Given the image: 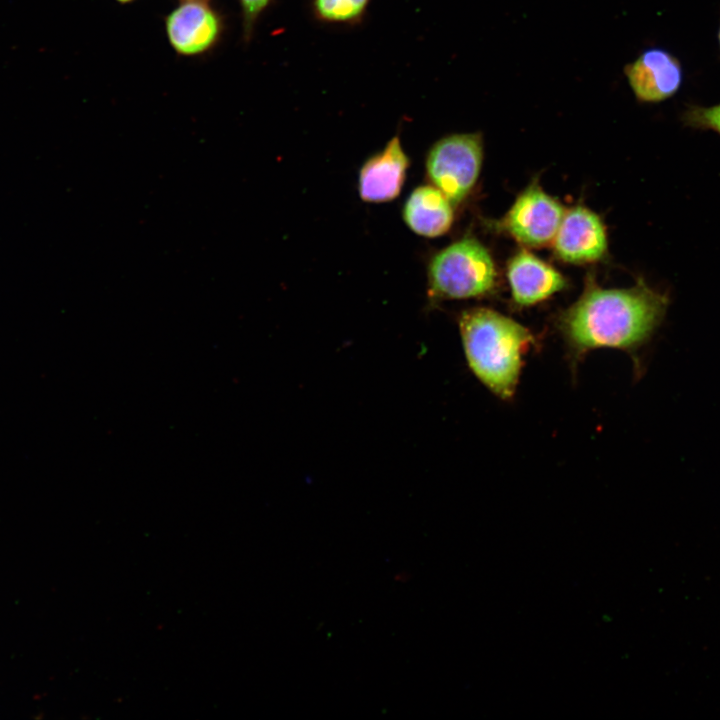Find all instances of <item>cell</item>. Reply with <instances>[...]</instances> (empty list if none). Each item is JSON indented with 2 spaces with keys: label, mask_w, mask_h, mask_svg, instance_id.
Segmentation results:
<instances>
[{
  "label": "cell",
  "mask_w": 720,
  "mask_h": 720,
  "mask_svg": "<svg viewBox=\"0 0 720 720\" xmlns=\"http://www.w3.org/2000/svg\"><path fill=\"white\" fill-rule=\"evenodd\" d=\"M459 330L469 368L502 400L516 391L523 356L536 345L531 331L495 310L477 307L459 317Z\"/></svg>",
  "instance_id": "7a4b0ae2"
},
{
  "label": "cell",
  "mask_w": 720,
  "mask_h": 720,
  "mask_svg": "<svg viewBox=\"0 0 720 720\" xmlns=\"http://www.w3.org/2000/svg\"><path fill=\"white\" fill-rule=\"evenodd\" d=\"M718 39H719V44H720V27H719V32H718Z\"/></svg>",
  "instance_id": "2e32d148"
},
{
  "label": "cell",
  "mask_w": 720,
  "mask_h": 720,
  "mask_svg": "<svg viewBox=\"0 0 720 720\" xmlns=\"http://www.w3.org/2000/svg\"><path fill=\"white\" fill-rule=\"evenodd\" d=\"M182 1H184V0H182ZM198 1H207V0H198Z\"/></svg>",
  "instance_id": "e0dca14e"
},
{
  "label": "cell",
  "mask_w": 720,
  "mask_h": 720,
  "mask_svg": "<svg viewBox=\"0 0 720 720\" xmlns=\"http://www.w3.org/2000/svg\"><path fill=\"white\" fill-rule=\"evenodd\" d=\"M115 1H117V2H119V3H121V4H126V3H130V2H132V1H134V0H115Z\"/></svg>",
  "instance_id": "9a60e30c"
},
{
  "label": "cell",
  "mask_w": 720,
  "mask_h": 720,
  "mask_svg": "<svg viewBox=\"0 0 720 720\" xmlns=\"http://www.w3.org/2000/svg\"><path fill=\"white\" fill-rule=\"evenodd\" d=\"M682 123L693 129L712 130L720 135V103L712 106L687 105Z\"/></svg>",
  "instance_id": "4fadbf2b"
},
{
  "label": "cell",
  "mask_w": 720,
  "mask_h": 720,
  "mask_svg": "<svg viewBox=\"0 0 720 720\" xmlns=\"http://www.w3.org/2000/svg\"><path fill=\"white\" fill-rule=\"evenodd\" d=\"M483 141L480 133L445 136L429 150L427 177L452 204L464 200L475 185L481 169Z\"/></svg>",
  "instance_id": "277c9868"
},
{
  "label": "cell",
  "mask_w": 720,
  "mask_h": 720,
  "mask_svg": "<svg viewBox=\"0 0 720 720\" xmlns=\"http://www.w3.org/2000/svg\"><path fill=\"white\" fill-rule=\"evenodd\" d=\"M239 2L242 10L244 37L249 40L258 18L271 0H239Z\"/></svg>",
  "instance_id": "5bb4252c"
},
{
  "label": "cell",
  "mask_w": 720,
  "mask_h": 720,
  "mask_svg": "<svg viewBox=\"0 0 720 720\" xmlns=\"http://www.w3.org/2000/svg\"><path fill=\"white\" fill-rule=\"evenodd\" d=\"M370 0H313V12L320 21L355 23L366 12Z\"/></svg>",
  "instance_id": "7c38bea8"
},
{
  "label": "cell",
  "mask_w": 720,
  "mask_h": 720,
  "mask_svg": "<svg viewBox=\"0 0 720 720\" xmlns=\"http://www.w3.org/2000/svg\"><path fill=\"white\" fill-rule=\"evenodd\" d=\"M507 277L518 306H531L562 290L566 281L555 268L522 250L508 263Z\"/></svg>",
  "instance_id": "30bf717a"
},
{
  "label": "cell",
  "mask_w": 720,
  "mask_h": 720,
  "mask_svg": "<svg viewBox=\"0 0 720 720\" xmlns=\"http://www.w3.org/2000/svg\"><path fill=\"white\" fill-rule=\"evenodd\" d=\"M165 29L177 54L197 56L216 44L222 23L206 1L184 0L166 16Z\"/></svg>",
  "instance_id": "8992f818"
},
{
  "label": "cell",
  "mask_w": 720,
  "mask_h": 720,
  "mask_svg": "<svg viewBox=\"0 0 720 720\" xmlns=\"http://www.w3.org/2000/svg\"><path fill=\"white\" fill-rule=\"evenodd\" d=\"M452 205L435 186H419L407 198L403 207V218L416 234L425 237L441 236L453 223Z\"/></svg>",
  "instance_id": "8fae6325"
},
{
  "label": "cell",
  "mask_w": 720,
  "mask_h": 720,
  "mask_svg": "<svg viewBox=\"0 0 720 720\" xmlns=\"http://www.w3.org/2000/svg\"><path fill=\"white\" fill-rule=\"evenodd\" d=\"M408 167L409 158L399 137L395 136L362 165L359 173L361 199L373 203L395 199L401 192Z\"/></svg>",
  "instance_id": "9c48e42d"
},
{
  "label": "cell",
  "mask_w": 720,
  "mask_h": 720,
  "mask_svg": "<svg viewBox=\"0 0 720 720\" xmlns=\"http://www.w3.org/2000/svg\"><path fill=\"white\" fill-rule=\"evenodd\" d=\"M552 243L561 260L576 264L599 260L607 250V237L601 219L581 206L565 211Z\"/></svg>",
  "instance_id": "ba28073f"
},
{
  "label": "cell",
  "mask_w": 720,
  "mask_h": 720,
  "mask_svg": "<svg viewBox=\"0 0 720 720\" xmlns=\"http://www.w3.org/2000/svg\"><path fill=\"white\" fill-rule=\"evenodd\" d=\"M669 302L643 279L624 289H604L588 279L579 299L558 318L572 366L590 350L606 347L628 352L640 372L637 353L662 324Z\"/></svg>",
  "instance_id": "6da1fadb"
},
{
  "label": "cell",
  "mask_w": 720,
  "mask_h": 720,
  "mask_svg": "<svg viewBox=\"0 0 720 720\" xmlns=\"http://www.w3.org/2000/svg\"><path fill=\"white\" fill-rule=\"evenodd\" d=\"M497 272L488 250L474 238L442 249L428 268L431 295L438 299L475 298L491 292Z\"/></svg>",
  "instance_id": "3957f363"
},
{
  "label": "cell",
  "mask_w": 720,
  "mask_h": 720,
  "mask_svg": "<svg viewBox=\"0 0 720 720\" xmlns=\"http://www.w3.org/2000/svg\"><path fill=\"white\" fill-rule=\"evenodd\" d=\"M565 210L537 184L515 200L498 226L523 245L541 247L553 242Z\"/></svg>",
  "instance_id": "5b68a950"
},
{
  "label": "cell",
  "mask_w": 720,
  "mask_h": 720,
  "mask_svg": "<svg viewBox=\"0 0 720 720\" xmlns=\"http://www.w3.org/2000/svg\"><path fill=\"white\" fill-rule=\"evenodd\" d=\"M628 84L642 103H658L674 96L683 80L679 60L661 48L641 52L624 67Z\"/></svg>",
  "instance_id": "52a82bcc"
}]
</instances>
